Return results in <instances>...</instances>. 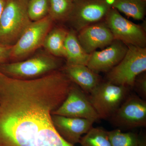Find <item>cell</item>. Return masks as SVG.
<instances>
[{
    "instance_id": "6da1fadb",
    "label": "cell",
    "mask_w": 146,
    "mask_h": 146,
    "mask_svg": "<svg viewBox=\"0 0 146 146\" xmlns=\"http://www.w3.org/2000/svg\"><path fill=\"white\" fill-rule=\"evenodd\" d=\"M28 0H7L0 18V44L13 46L31 23Z\"/></svg>"
},
{
    "instance_id": "7a4b0ae2",
    "label": "cell",
    "mask_w": 146,
    "mask_h": 146,
    "mask_svg": "<svg viewBox=\"0 0 146 146\" xmlns=\"http://www.w3.org/2000/svg\"><path fill=\"white\" fill-rule=\"evenodd\" d=\"M60 65V60L46 51L27 60L0 64V71L10 77L27 80L58 70Z\"/></svg>"
},
{
    "instance_id": "3957f363",
    "label": "cell",
    "mask_w": 146,
    "mask_h": 146,
    "mask_svg": "<svg viewBox=\"0 0 146 146\" xmlns=\"http://www.w3.org/2000/svg\"><path fill=\"white\" fill-rule=\"evenodd\" d=\"M122 60L108 72L107 81L115 85L132 88L135 80L146 70V48L127 45Z\"/></svg>"
},
{
    "instance_id": "277c9868",
    "label": "cell",
    "mask_w": 146,
    "mask_h": 146,
    "mask_svg": "<svg viewBox=\"0 0 146 146\" xmlns=\"http://www.w3.org/2000/svg\"><path fill=\"white\" fill-rule=\"evenodd\" d=\"M130 89L101 82L88 97L99 119H109L130 94Z\"/></svg>"
},
{
    "instance_id": "5b68a950",
    "label": "cell",
    "mask_w": 146,
    "mask_h": 146,
    "mask_svg": "<svg viewBox=\"0 0 146 146\" xmlns=\"http://www.w3.org/2000/svg\"><path fill=\"white\" fill-rule=\"evenodd\" d=\"M53 22L48 15L39 21L32 22L12 46L10 61L24 60L42 47L45 37L52 28Z\"/></svg>"
},
{
    "instance_id": "8992f818",
    "label": "cell",
    "mask_w": 146,
    "mask_h": 146,
    "mask_svg": "<svg viewBox=\"0 0 146 146\" xmlns=\"http://www.w3.org/2000/svg\"><path fill=\"white\" fill-rule=\"evenodd\" d=\"M114 0H73L67 21L78 31L105 19Z\"/></svg>"
},
{
    "instance_id": "52a82bcc",
    "label": "cell",
    "mask_w": 146,
    "mask_h": 146,
    "mask_svg": "<svg viewBox=\"0 0 146 146\" xmlns=\"http://www.w3.org/2000/svg\"><path fill=\"white\" fill-rule=\"evenodd\" d=\"M109 119L112 125L120 130L146 127V100L129 94Z\"/></svg>"
},
{
    "instance_id": "ba28073f",
    "label": "cell",
    "mask_w": 146,
    "mask_h": 146,
    "mask_svg": "<svg viewBox=\"0 0 146 146\" xmlns=\"http://www.w3.org/2000/svg\"><path fill=\"white\" fill-rule=\"evenodd\" d=\"M105 20L115 40L127 45L145 48L146 33L141 26L126 19L113 8L110 11Z\"/></svg>"
},
{
    "instance_id": "9c48e42d",
    "label": "cell",
    "mask_w": 146,
    "mask_h": 146,
    "mask_svg": "<svg viewBox=\"0 0 146 146\" xmlns=\"http://www.w3.org/2000/svg\"><path fill=\"white\" fill-rule=\"evenodd\" d=\"M52 114L88 119L95 122L100 119L86 93L74 82L64 101Z\"/></svg>"
},
{
    "instance_id": "30bf717a",
    "label": "cell",
    "mask_w": 146,
    "mask_h": 146,
    "mask_svg": "<svg viewBox=\"0 0 146 146\" xmlns=\"http://www.w3.org/2000/svg\"><path fill=\"white\" fill-rule=\"evenodd\" d=\"M127 49V45L115 39L105 49L91 53L86 66L97 74L108 72L122 60Z\"/></svg>"
},
{
    "instance_id": "8fae6325",
    "label": "cell",
    "mask_w": 146,
    "mask_h": 146,
    "mask_svg": "<svg viewBox=\"0 0 146 146\" xmlns=\"http://www.w3.org/2000/svg\"><path fill=\"white\" fill-rule=\"evenodd\" d=\"M78 39L84 50L91 54L98 48H104L115 40L105 23H96L79 31Z\"/></svg>"
},
{
    "instance_id": "7c38bea8",
    "label": "cell",
    "mask_w": 146,
    "mask_h": 146,
    "mask_svg": "<svg viewBox=\"0 0 146 146\" xmlns=\"http://www.w3.org/2000/svg\"><path fill=\"white\" fill-rule=\"evenodd\" d=\"M53 123L58 132L72 145L79 143L82 135L93 127L94 121L52 114Z\"/></svg>"
},
{
    "instance_id": "4fadbf2b",
    "label": "cell",
    "mask_w": 146,
    "mask_h": 146,
    "mask_svg": "<svg viewBox=\"0 0 146 146\" xmlns=\"http://www.w3.org/2000/svg\"><path fill=\"white\" fill-rule=\"evenodd\" d=\"M63 71L86 94H90L102 82L98 74L86 65L66 64Z\"/></svg>"
},
{
    "instance_id": "5bb4252c",
    "label": "cell",
    "mask_w": 146,
    "mask_h": 146,
    "mask_svg": "<svg viewBox=\"0 0 146 146\" xmlns=\"http://www.w3.org/2000/svg\"><path fill=\"white\" fill-rule=\"evenodd\" d=\"M64 47L67 64L87 65L90 54H87L82 48L74 31L68 32Z\"/></svg>"
},
{
    "instance_id": "9a60e30c",
    "label": "cell",
    "mask_w": 146,
    "mask_h": 146,
    "mask_svg": "<svg viewBox=\"0 0 146 146\" xmlns=\"http://www.w3.org/2000/svg\"><path fill=\"white\" fill-rule=\"evenodd\" d=\"M68 32L63 28H52L45 37L42 47L55 57L65 58L64 44Z\"/></svg>"
},
{
    "instance_id": "2e32d148",
    "label": "cell",
    "mask_w": 146,
    "mask_h": 146,
    "mask_svg": "<svg viewBox=\"0 0 146 146\" xmlns=\"http://www.w3.org/2000/svg\"><path fill=\"white\" fill-rule=\"evenodd\" d=\"M108 133L112 146H146L145 132H123L116 129Z\"/></svg>"
},
{
    "instance_id": "e0dca14e",
    "label": "cell",
    "mask_w": 146,
    "mask_h": 146,
    "mask_svg": "<svg viewBox=\"0 0 146 146\" xmlns=\"http://www.w3.org/2000/svg\"><path fill=\"white\" fill-rule=\"evenodd\" d=\"M112 8L136 20H142L146 13V2L142 0H114Z\"/></svg>"
},
{
    "instance_id": "ac0fdd59",
    "label": "cell",
    "mask_w": 146,
    "mask_h": 146,
    "mask_svg": "<svg viewBox=\"0 0 146 146\" xmlns=\"http://www.w3.org/2000/svg\"><path fill=\"white\" fill-rule=\"evenodd\" d=\"M79 143L81 146H112L108 131L100 127H92L81 137Z\"/></svg>"
},
{
    "instance_id": "d6986e66",
    "label": "cell",
    "mask_w": 146,
    "mask_h": 146,
    "mask_svg": "<svg viewBox=\"0 0 146 146\" xmlns=\"http://www.w3.org/2000/svg\"><path fill=\"white\" fill-rule=\"evenodd\" d=\"M48 15L53 21H66L71 13L73 0H49Z\"/></svg>"
},
{
    "instance_id": "ffe728a7",
    "label": "cell",
    "mask_w": 146,
    "mask_h": 146,
    "mask_svg": "<svg viewBox=\"0 0 146 146\" xmlns=\"http://www.w3.org/2000/svg\"><path fill=\"white\" fill-rule=\"evenodd\" d=\"M49 0H28L27 11L32 22L39 21L48 15Z\"/></svg>"
},
{
    "instance_id": "44dd1931",
    "label": "cell",
    "mask_w": 146,
    "mask_h": 146,
    "mask_svg": "<svg viewBox=\"0 0 146 146\" xmlns=\"http://www.w3.org/2000/svg\"><path fill=\"white\" fill-rule=\"evenodd\" d=\"M132 88L138 96L145 100L146 99V75L145 72L136 77Z\"/></svg>"
},
{
    "instance_id": "7402d4cb",
    "label": "cell",
    "mask_w": 146,
    "mask_h": 146,
    "mask_svg": "<svg viewBox=\"0 0 146 146\" xmlns=\"http://www.w3.org/2000/svg\"><path fill=\"white\" fill-rule=\"evenodd\" d=\"M12 47V46L0 44V64L10 61Z\"/></svg>"
},
{
    "instance_id": "603a6c76",
    "label": "cell",
    "mask_w": 146,
    "mask_h": 146,
    "mask_svg": "<svg viewBox=\"0 0 146 146\" xmlns=\"http://www.w3.org/2000/svg\"><path fill=\"white\" fill-rule=\"evenodd\" d=\"M7 0H0V18Z\"/></svg>"
},
{
    "instance_id": "cb8c5ba5",
    "label": "cell",
    "mask_w": 146,
    "mask_h": 146,
    "mask_svg": "<svg viewBox=\"0 0 146 146\" xmlns=\"http://www.w3.org/2000/svg\"><path fill=\"white\" fill-rule=\"evenodd\" d=\"M142 1H143L146 2V0H142Z\"/></svg>"
},
{
    "instance_id": "d4e9b609",
    "label": "cell",
    "mask_w": 146,
    "mask_h": 146,
    "mask_svg": "<svg viewBox=\"0 0 146 146\" xmlns=\"http://www.w3.org/2000/svg\"></svg>"
}]
</instances>
